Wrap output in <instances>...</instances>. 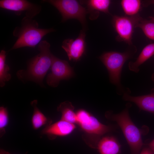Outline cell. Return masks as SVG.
I'll use <instances>...</instances> for the list:
<instances>
[{"mask_svg": "<svg viewBox=\"0 0 154 154\" xmlns=\"http://www.w3.org/2000/svg\"><path fill=\"white\" fill-rule=\"evenodd\" d=\"M149 18L150 19H152L153 20H154V16H153V17H149Z\"/></svg>", "mask_w": 154, "mask_h": 154, "instance_id": "28", "label": "cell"}, {"mask_svg": "<svg viewBox=\"0 0 154 154\" xmlns=\"http://www.w3.org/2000/svg\"><path fill=\"white\" fill-rule=\"evenodd\" d=\"M50 44L46 40L41 41L38 46L39 53L29 62L26 71H19V76L42 85L43 80L52 63L54 55L51 53Z\"/></svg>", "mask_w": 154, "mask_h": 154, "instance_id": "2", "label": "cell"}, {"mask_svg": "<svg viewBox=\"0 0 154 154\" xmlns=\"http://www.w3.org/2000/svg\"><path fill=\"white\" fill-rule=\"evenodd\" d=\"M6 52L3 50L0 53V86H4L5 82L11 78V74L9 73L10 70L9 66L5 63Z\"/></svg>", "mask_w": 154, "mask_h": 154, "instance_id": "19", "label": "cell"}, {"mask_svg": "<svg viewBox=\"0 0 154 154\" xmlns=\"http://www.w3.org/2000/svg\"><path fill=\"white\" fill-rule=\"evenodd\" d=\"M139 154H154L151 149L148 147H145L143 148L142 150L141 153Z\"/></svg>", "mask_w": 154, "mask_h": 154, "instance_id": "22", "label": "cell"}, {"mask_svg": "<svg viewBox=\"0 0 154 154\" xmlns=\"http://www.w3.org/2000/svg\"><path fill=\"white\" fill-rule=\"evenodd\" d=\"M148 147L154 154V139L148 144Z\"/></svg>", "mask_w": 154, "mask_h": 154, "instance_id": "23", "label": "cell"}, {"mask_svg": "<svg viewBox=\"0 0 154 154\" xmlns=\"http://www.w3.org/2000/svg\"><path fill=\"white\" fill-rule=\"evenodd\" d=\"M130 105L127 103L125 108L117 114H114L112 111H107L105 116L107 119L116 122L121 128L130 147L131 154H139L143 145L142 138L143 131L135 125L130 118L129 108Z\"/></svg>", "mask_w": 154, "mask_h": 154, "instance_id": "3", "label": "cell"}, {"mask_svg": "<svg viewBox=\"0 0 154 154\" xmlns=\"http://www.w3.org/2000/svg\"><path fill=\"white\" fill-rule=\"evenodd\" d=\"M37 104V100H34L31 103L33 108L31 122L33 127L35 130L38 129L42 126L45 127L49 125L52 122L51 119L46 117L39 109Z\"/></svg>", "mask_w": 154, "mask_h": 154, "instance_id": "16", "label": "cell"}, {"mask_svg": "<svg viewBox=\"0 0 154 154\" xmlns=\"http://www.w3.org/2000/svg\"><path fill=\"white\" fill-rule=\"evenodd\" d=\"M120 3L126 16L133 17L139 15L142 1L140 0H122Z\"/></svg>", "mask_w": 154, "mask_h": 154, "instance_id": "18", "label": "cell"}, {"mask_svg": "<svg viewBox=\"0 0 154 154\" xmlns=\"http://www.w3.org/2000/svg\"><path fill=\"white\" fill-rule=\"evenodd\" d=\"M85 4L87 11L90 14V19L94 20L98 17L99 12L109 14V8L111 1L109 0H89L80 1Z\"/></svg>", "mask_w": 154, "mask_h": 154, "instance_id": "14", "label": "cell"}, {"mask_svg": "<svg viewBox=\"0 0 154 154\" xmlns=\"http://www.w3.org/2000/svg\"><path fill=\"white\" fill-rule=\"evenodd\" d=\"M151 93H153L154 94V88H153L151 89Z\"/></svg>", "mask_w": 154, "mask_h": 154, "instance_id": "27", "label": "cell"}, {"mask_svg": "<svg viewBox=\"0 0 154 154\" xmlns=\"http://www.w3.org/2000/svg\"><path fill=\"white\" fill-rule=\"evenodd\" d=\"M0 7L14 11L18 15L24 12L26 17L31 19L38 14L41 9L40 5L26 0H1Z\"/></svg>", "mask_w": 154, "mask_h": 154, "instance_id": "9", "label": "cell"}, {"mask_svg": "<svg viewBox=\"0 0 154 154\" xmlns=\"http://www.w3.org/2000/svg\"><path fill=\"white\" fill-rule=\"evenodd\" d=\"M151 5H154V0L146 1H145L144 5L146 7Z\"/></svg>", "mask_w": 154, "mask_h": 154, "instance_id": "24", "label": "cell"}, {"mask_svg": "<svg viewBox=\"0 0 154 154\" xmlns=\"http://www.w3.org/2000/svg\"><path fill=\"white\" fill-rule=\"evenodd\" d=\"M86 30L82 29L75 39L68 38L62 42V46L66 52L70 60L77 62L80 60L85 53Z\"/></svg>", "mask_w": 154, "mask_h": 154, "instance_id": "10", "label": "cell"}, {"mask_svg": "<svg viewBox=\"0 0 154 154\" xmlns=\"http://www.w3.org/2000/svg\"><path fill=\"white\" fill-rule=\"evenodd\" d=\"M9 121L8 113L7 108L0 107V136L1 137L5 133V128Z\"/></svg>", "mask_w": 154, "mask_h": 154, "instance_id": "21", "label": "cell"}, {"mask_svg": "<svg viewBox=\"0 0 154 154\" xmlns=\"http://www.w3.org/2000/svg\"><path fill=\"white\" fill-rule=\"evenodd\" d=\"M74 109L71 102L66 101L61 103L57 110L62 114L61 119L75 124L77 123V118Z\"/></svg>", "mask_w": 154, "mask_h": 154, "instance_id": "17", "label": "cell"}, {"mask_svg": "<svg viewBox=\"0 0 154 154\" xmlns=\"http://www.w3.org/2000/svg\"><path fill=\"white\" fill-rule=\"evenodd\" d=\"M141 17L139 15L133 17L113 16L112 24L117 34V39L131 44L134 29Z\"/></svg>", "mask_w": 154, "mask_h": 154, "instance_id": "7", "label": "cell"}, {"mask_svg": "<svg viewBox=\"0 0 154 154\" xmlns=\"http://www.w3.org/2000/svg\"><path fill=\"white\" fill-rule=\"evenodd\" d=\"M74 124L60 119L45 127L41 131L42 135H46L50 139L57 136H64L71 133L76 128Z\"/></svg>", "mask_w": 154, "mask_h": 154, "instance_id": "11", "label": "cell"}, {"mask_svg": "<svg viewBox=\"0 0 154 154\" xmlns=\"http://www.w3.org/2000/svg\"><path fill=\"white\" fill-rule=\"evenodd\" d=\"M51 72L47 75L46 81L49 86L55 87L62 80H68L74 75L72 68L66 60L53 57L50 67Z\"/></svg>", "mask_w": 154, "mask_h": 154, "instance_id": "8", "label": "cell"}, {"mask_svg": "<svg viewBox=\"0 0 154 154\" xmlns=\"http://www.w3.org/2000/svg\"><path fill=\"white\" fill-rule=\"evenodd\" d=\"M154 56V42L149 44L143 48L139 55L134 62L130 61L128 64L129 70L138 73L140 66L145 62Z\"/></svg>", "mask_w": 154, "mask_h": 154, "instance_id": "15", "label": "cell"}, {"mask_svg": "<svg viewBox=\"0 0 154 154\" xmlns=\"http://www.w3.org/2000/svg\"><path fill=\"white\" fill-rule=\"evenodd\" d=\"M140 28L145 36L149 39L154 40V20L144 19L141 17L136 27Z\"/></svg>", "mask_w": 154, "mask_h": 154, "instance_id": "20", "label": "cell"}, {"mask_svg": "<svg viewBox=\"0 0 154 154\" xmlns=\"http://www.w3.org/2000/svg\"><path fill=\"white\" fill-rule=\"evenodd\" d=\"M96 149L100 154H119L121 152L119 143L115 137L112 136L102 137Z\"/></svg>", "mask_w": 154, "mask_h": 154, "instance_id": "13", "label": "cell"}, {"mask_svg": "<svg viewBox=\"0 0 154 154\" xmlns=\"http://www.w3.org/2000/svg\"><path fill=\"white\" fill-rule=\"evenodd\" d=\"M76 114L77 124L85 133L82 137L84 140L92 148L96 149L102 136L115 130L116 127L103 124L95 117L84 109L78 110Z\"/></svg>", "mask_w": 154, "mask_h": 154, "instance_id": "4", "label": "cell"}, {"mask_svg": "<svg viewBox=\"0 0 154 154\" xmlns=\"http://www.w3.org/2000/svg\"><path fill=\"white\" fill-rule=\"evenodd\" d=\"M55 31L52 28H39L36 20L25 16L22 19L20 26L16 27L13 31V35L17 39L9 50L25 47L34 48L45 36Z\"/></svg>", "mask_w": 154, "mask_h": 154, "instance_id": "1", "label": "cell"}, {"mask_svg": "<svg viewBox=\"0 0 154 154\" xmlns=\"http://www.w3.org/2000/svg\"><path fill=\"white\" fill-rule=\"evenodd\" d=\"M151 79L154 82V73L151 76Z\"/></svg>", "mask_w": 154, "mask_h": 154, "instance_id": "26", "label": "cell"}, {"mask_svg": "<svg viewBox=\"0 0 154 154\" xmlns=\"http://www.w3.org/2000/svg\"><path fill=\"white\" fill-rule=\"evenodd\" d=\"M42 1L48 3L56 8L60 13L62 22L71 19L78 20L81 24L83 29L86 30L87 21V9L80 3L75 0H44Z\"/></svg>", "mask_w": 154, "mask_h": 154, "instance_id": "6", "label": "cell"}, {"mask_svg": "<svg viewBox=\"0 0 154 154\" xmlns=\"http://www.w3.org/2000/svg\"><path fill=\"white\" fill-rule=\"evenodd\" d=\"M135 52V50H131L123 52L110 51L104 53L99 57L108 70L110 82L116 86L119 94L124 91L120 81L123 66Z\"/></svg>", "mask_w": 154, "mask_h": 154, "instance_id": "5", "label": "cell"}, {"mask_svg": "<svg viewBox=\"0 0 154 154\" xmlns=\"http://www.w3.org/2000/svg\"><path fill=\"white\" fill-rule=\"evenodd\" d=\"M129 89L127 88L124 91L123 99L126 101L132 102L135 104L140 110L154 113V94L139 96L130 95Z\"/></svg>", "mask_w": 154, "mask_h": 154, "instance_id": "12", "label": "cell"}, {"mask_svg": "<svg viewBox=\"0 0 154 154\" xmlns=\"http://www.w3.org/2000/svg\"><path fill=\"white\" fill-rule=\"evenodd\" d=\"M27 153H26L25 154H27ZM0 154H12L5 150L3 149H0Z\"/></svg>", "mask_w": 154, "mask_h": 154, "instance_id": "25", "label": "cell"}]
</instances>
